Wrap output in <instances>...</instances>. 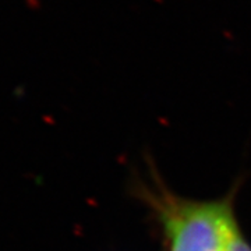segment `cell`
Here are the masks:
<instances>
[{"label": "cell", "mask_w": 251, "mask_h": 251, "mask_svg": "<svg viewBox=\"0 0 251 251\" xmlns=\"http://www.w3.org/2000/svg\"><path fill=\"white\" fill-rule=\"evenodd\" d=\"M152 177V186H137V196L161 225L166 251H224L237 186L222 198L191 200L172 193L156 171Z\"/></svg>", "instance_id": "obj_1"}, {"label": "cell", "mask_w": 251, "mask_h": 251, "mask_svg": "<svg viewBox=\"0 0 251 251\" xmlns=\"http://www.w3.org/2000/svg\"><path fill=\"white\" fill-rule=\"evenodd\" d=\"M224 251H251L250 242L243 233L237 218H233V221L229 225Z\"/></svg>", "instance_id": "obj_2"}]
</instances>
